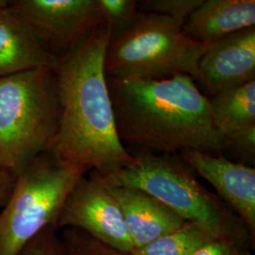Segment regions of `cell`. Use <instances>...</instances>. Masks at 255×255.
Instances as JSON below:
<instances>
[{
    "instance_id": "cell-2",
    "label": "cell",
    "mask_w": 255,
    "mask_h": 255,
    "mask_svg": "<svg viewBox=\"0 0 255 255\" xmlns=\"http://www.w3.org/2000/svg\"><path fill=\"white\" fill-rule=\"evenodd\" d=\"M116 127L123 144L139 153L176 154L195 149L222 153L209 98L187 75L160 80L108 78Z\"/></svg>"
},
{
    "instance_id": "cell-22",
    "label": "cell",
    "mask_w": 255,
    "mask_h": 255,
    "mask_svg": "<svg viewBox=\"0 0 255 255\" xmlns=\"http://www.w3.org/2000/svg\"><path fill=\"white\" fill-rule=\"evenodd\" d=\"M15 182V175L0 170V211L9 200Z\"/></svg>"
},
{
    "instance_id": "cell-5",
    "label": "cell",
    "mask_w": 255,
    "mask_h": 255,
    "mask_svg": "<svg viewBox=\"0 0 255 255\" xmlns=\"http://www.w3.org/2000/svg\"><path fill=\"white\" fill-rule=\"evenodd\" d=\"M210 46L188 38L169 17L139 10L129 27L111 35L104 68L114 79L160 80L187 75L201 83L199 64Z\"/></svg>"
},
{
    "instance_id": "cell-18",
    "label": "cell",
    "mask_w": 255,
    "mask_h": 255,
    "mask_svg": "<svg viewBox=\"0 0 255 255\" xmlns=\"http://www.w3.org/2000/svg\"><path fill=\"white\" fill-rule=\"evenodd\" d=\"M102 22L106 23L112 35L118 34L129 27L136 17L138 1L136 0H98Z\"/></svg>"
},
{
    "instance_id": "cell-6",
    "label": "cell",
    "mask_w": 255,
    "mask_h": 255,
    "mask_svg": "<svg viewBox=\"0 0 255 255\" xmlns=\"http://www.w3.org/2000/svg\"><path fill=\"white\" fill-rule=\"evenodd\" d=\"M88 171L49 151L29 162L15 176L9 200L0 211V255H19L43 231L56 228L67 196Z\"/></svg>"
},
{
    "instance_id": "cell-7",
    "label": "cell",
    "mask_w": 255,
    "mask_h": 255,
    "mask_svg": "<svg viewBox=\"0 0 255 255\" xmlns=\"http://www.w3.org/2000/svg\"><path fill=\"white\" fill-rule=\"evenodd\" d=\"M10 11L34 34L48 54H71L102 22L98 0H7Z\"/></svg>"
},
{
    "instance_id": "cell-1",
    "label": "cell",
    "mask_w": 255,
    "mask_h": 255,
    "mask_svg": "<svg viewBox=\"0 0 255 255\" xmlns=\"http://www.w3.org/2000/svg\"><path fill=\"white\" fill-rule=\"evenodd\" d=\"M111 35L109 26L101 23L52 66L61 113L49 152L103 177L133 161L118 134L104 68Z\"/></svg>"
},
{
    "instance_id": "cell-3",
    "label": "cell",
    "mask_w": 255,
    "mask_h": 255,
    "mask_svg": "<svg viewBox=\"0 0 255 255\" xmlns=\"http://www.w3.org/2000/svg\"><path fill=\"white\" fill-rule=\"evenodd\" d=\"M132 155L133 161L115 173L105 177L95 173L104 183L146 192L213 238L247 247L255 241L241 219L198 182L176 154Z\"/></svg>"
},
{
    "instance_id": "cell-20",
    "label": "cell",
    "mask_w": 255,
    "mask_h": 255,
    "mask_svg": "<svg viewBox=\"0 0 255 255\" xmlns=\"http://www.w3.org/2000/svg\"><path fill=\"white\" fill-rule=\"evenodd\" d=\"M57 229L49 227L35 237L19 255H60Z\"/></svg>"
},
{
    "instance_id": "cell-12",
    "label": "cell",
    "mask_w": 255,
    "mask_h": 255,
    "mask_svg": "<svg viewBox=\"0 0 255 255\" xmlns=\"http://www.w3.org/2000/svg\"><path fill=\"white\" fill-rule=\"evenodd\" d=\"M255 25V0H203L182 30L194 41L212 45Z\"/></svg>"
},
{
    "instance_id": "cell-17",
    "label": "cell",
    "mask_w": 255,
    "mask_h": 255,
    "mask_svg": "<svg viewBox=\"0 0 255 255\" xmlns=\"http://www.w3.org/2000/svg\"><path fill=\"white\" fill-rule=\"evenodd\" d=\"M230 161L252 166L255 163V125L225 135L222 149Z\"/></svg>"
},
{
    "instance_id": "cell-21",
    "label": "cell",
    "mask_w": 255,
    "mask_h": 255,
    "mask_svg": "<svg viewBox=\"0 0 255 255\" xmlns=\"http://www.w3.org/2000/svg\"><path fill=\"white\" fill-rule=\"evenodd\" d=\"M193 255H251L249 247L230 240L212 238Z\"/></svg>"
},
{
    "instance_id": "cell-11",
    "label": "cell",
    "mask_w": 255,
    "mask_h": 255,
    "mask_svg": "<svg viewBox=\"0 0 255 255\" xmlns=\"http://www.w3.org/2000/svg\"><path fill=\"white\" fill-rule=\"evenodd\" d=\"M104 184L119 203L133 249L172 233L185 223L172 210L146 192Z\"/></svg>"
},
{
    "instance_id": "cell-16",
    "label": "cell",
    "mask_w": 255,
    "mask_h": 255,
    "mask_svg": "<svg viewBox=\"0 0 255 255\" xmlns=\"http://www.w3.org/2000/svg\"><path fill=\"white\" fill-rule=\"evenodd\" d=\"M59 239L60 255H128L74 229H64Z\"/></svg>"
},
{
    "instance_id": "cell-10",
    "label": "cell",
    "mask_w": 255,
    "mask_h": 255,
    "mask_svg": "<svg viewBox=\"0 0 255 255\" xmlns=\"http://www.w3.org/2000/svg\"><path fill=\"white\" fill-rule=\"evenodd\" d=\"M201 84L206 97L255 81V27L212 44L201 57Z\"/></svg>"
},
{
    "instance_id": "cell-13",
    "label": "cell",
    "mask_w": 255,
    "mask_h": 255,
    "mask_svg": "<svg viewBox=\"0 0 255 255\" xmlns=\"http://www.w3.org/2000/svg\"><path fill=\"white\" fill-rule=\"evenodd\" d=\"M56 60L34 34L0 0V79L41 67H51Z\"/></svg>"
},
{
    "instance_id": "cell-19",
    "label": "cell",
    "mask_w": 255,
    "mask_h": 255,
    "mask_svg": "<svg viewBox=\"0 0 255 255\" xmlns=\"http://www.w3.org/2000/svg\"><path fill=\"white\" fill-rule=\"evenodd\" d=\"M203 0H143L138 1L142 11L153 12L169 17L182 27Z\"/></svg>"
},
{
    "instance_id": "cell-8",
    "label": "cell",
    "mask_w": 255,
    "mask_h": 255,
    "mask_svg": "<svg viewBox=\"0 0 255 255\" xmlns=\"http://www.w3.org/2000/svg\"><path fill=\"white\" fill-rule=\"evenodd\" d=\"M56 229L81 231L125 254L133 250L118 201L94 171L84 175L67 196Z\"/></svg>"
},
{
    "instance_id": "cell-14",
    "label": "cell",
    "mask_w": 255,
    "mask_h": 255,
    "mask_svg": "<svg viewBox=\"0 0 255 255\" xmlns=\"http://www.w3.org/2000/svg\"><path fill=\"white\" fill-rule=\"evenodd\" d=\"M213 122L224 135L255 125V81L210 98Z\"/></svg>"
},
{
    "instance_id": "cell-4",
    "label": "cell",
    "mask_w": 255,
    "mask_h": 255,
    "mask_svg": "<svg viewBox=\"0 0 255 255\" xmlns=\"http://www.w3.org/2000/svg\"><path fill=\"white\" fill-rule=\"evenodd\" d=\"M60 101L53 67L0 79V170L17 174L54 141Z\"/></svg>"
},
{
    "instance_id": "cell-9",
    "label": "cell",
    "mask_w": 255,
    "mask_h": 255,
    "mask_svg": "<svg viewBox=\"0 0 255 255\" xmlns=\"http://www.w3.org/2000/svg\"><path fill=\"white\" fill-rule=\"evenodd\" d=\"M178 157L216 188L219 197L255 236V168L230 161L224 155H212L195 149Z\"/></svg>"
},
{
    "instance_id": "cell-15",
    "label": "cell",
    "mask_w": 255,
    "mask_h": 255,
    "mask_svg": "<svg viewBox=\"0 0 255 255\" xmlns=\"http://www.w3.org/2000/svg\"><path fill=\"white\" fill-rule=\"evenodd\" d=\"M212 238L198 226L185 222L172 233L133 249L128 255H193Z\"/></svg>"
}]
</instances>
